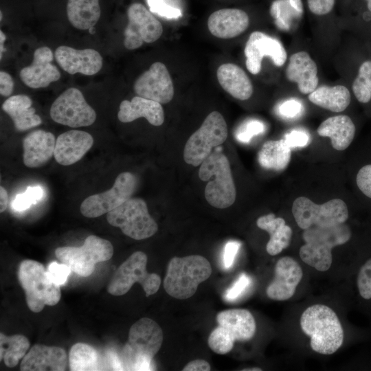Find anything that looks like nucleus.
Here are the masks:
<instances>
[{"label":"nucleus","mask_w":371,"mask_h":371,"mask_svg":"<svg viewBox=\"0 0 371 371\" xmlns=\"http://www.w3.org/2000/svg\"><path fill=\"white\" fill-rule=\"evenodd\" d=\"M228 135L227 126L223 115L212 111L201 126L188 138L184 147V161L199 166L212 153V149L223 144Z\"/></svg>","instance_id":"9"},{"label":"nucleus","mask_w":371,"mask_h":371,"mask_svg":"<svg viewBox=\"0 0 371 371\" xmlns=\"http://www.w3.org/2000/svg\"><path fill=\"white\" fill-rule=\"evenodd\" d=\"M292 213L302 229L313 225L331 227L344 223L349 216L346 203L339 199L319 205L305 196H300L293 203Z\"/></svg>","instance_id":"12"},{"label":"nucleus","mask_w":371,"mask_h":371,"mask_svg":"<svg viewBox=\"0 0 371 371\" xmlns=\"http://www.w3.org/2000/svg\"><path fill=\"white\" fill-rule=\"evenodd\" d=\"M243 371H254V370H255V371H260V370H262V369L260 368H250V369H247V368L243 369Z\"/></svg>","instance_id":"53"},{"label":"nucleus","mask_w":371,"mask_h":371,"mask_svg":"<svg viewBox=\"0 0 371 371\" xmlns=\"http://www.w3.org/2000/svg\"><path fill=\"white\" fill-rule=\"evenodd\" d=\"M249 25L247 14L238 8H223L212 13L207 20L210 33L219 38L228 39L244 32Z\"/></svg>","instance_id":"24"},{"label":"nucleus","mask_w":371,"mask_h":371,"mask_svg":"<svg viewBox=\"0 0 371 371\" xmlns=\"http://www.w3.org/2000/svg\"><path fill=\"white\" fill-rule=\"evenodd\" d=\"M302 331L311 338V348L315 352L329 355L342 345L344 332L335 312L324 304L312 305L300 317Z\"/></svg>","instance_id":"1"},{"label":"nucleus","mask_w":371,"mask_h":371,"mask_svg":"<svg viewBox=\"0 0 371 371\" xmlns=\"http://www.w3.org/2000/svg\"><path fill=\"white\" fill-rule=\"evenodd\" d=\"M212 271L210 262L203 256L174 257L168 265L164 289L176 299H188L196 293L199 284L210 278Z\"/></svg>","instance_id":"3"},{"label":"nucleus","mask_w":371,"mask_h":371,"mask_svg":"<svg viewBox=\"0 0 371 371\" xmlns=\"http://www.w3.org/2000/svg\"><path fill=\"white\" fill-rule=\"evenodd\" d=\"M0 212H4L7 207L8 203V196L6 190L3 187H0Z\"/></svg>","instance_id":"50"},{"label":"nucleus","mask_w":371,"mask_h":371,"mask_svg":"<svg viewBox=\"0 0 371 371\" xmlns=\"http://www.w3.org/2000/svg\"><path fill=\"white\" fill-rule=\"evenodd\" d=\"M366 3V6L368 13L371 14V0H363Z\"/></svg>","instance_id":"52"},{"label":"nucleus","mask_w":371,"mask_h":371,"mask_svg":"<svg viewBox=\"0 0 371 371\" xmlns=\"http://www.w3.org/2000/svg\"><path fill=\"white\" fill-rule=\"evenodd\" d=\"M265 125L260 121L250 120L245 122L236 130V139L242 143H248L253 137L265 131Z\"/></svg>","instance_id":"41"},{"label":"nucleus","mask_w":371,"mask_h":371,"mask_svg":"<svg viewBox=\"0 0 371 371\" xmlns=\"http://www.w3.org/2000/svg\"><path fill=\"white\" fill-rule=\"evenodd\" d=\"M302 103L294 99L284 101L278 107L279 114L289 119L297 117L302 113Z\"/></svg>","instance_id":"44"},{"label":"nucleus","mask_w":371,"mask_h":371,"mask_svg":"<svg viewBox=\"0 0 371 371\" xmlns=\"http://www.w3.org/2000/svg\"><path fill=\"white\" fill-rule=\"evenodd\" d=\"M127 16L128 22L124 32V45L126 49H137L144 43L156 41L161 36V23L144 5L131 4L128 8Z\"/></svg>","instance_id":"15"},{"label":"nucleus","mask_w":371,"mask_h":371,"mask_svg":"<svg viewBox=\"0 0 371 371\" xmlns=\"http://www.w3.org/2000/svg\"><path fill=\"white\" fill-rule=\"evenodd\" d=\"M356 287L359 297L371 302V256L361 262L356 276Z\"/></svg>","instance_id":"37"},{"label":"nucleus","mask_w":371,"mask_h":371,"mask_svg":"<svg viewBox=\"0 0 371 371\" xmlns=\"http://www.w3.org/2000/svg\"><path fill=\"white\" fill-rule=\"evenodd\" d=\"M150 10L166 19H178L182 16L181 10L170 3L168 0H147Z\"/></svg>","instance_id":"40"},{"label":"nucleus","mask_w":371,"mask_h":371,"mask_svg":"<svg viewBox=\"0 0 371 371\" xmlns=\"http://www.w3.org/2000/svg\"><path fill=\"white\" fill-rule=\"evenodd\" d=\"M33 58L32 64L23 68L19 74L25 85L32 89L43 88L60 79L59 70L52 63L54 58L50 48L38 47Z\"/></svg>","instance_id":"20"},{"label":"nucleus","mask_w":371,"mask_h":371,"mask_svg":"<svg viewBox=\"0 0 371 371\" xmlns=\"http://www.w3.org/2000/svg\"><path fill=\"white\" fill-rule=\"evenodd\" d=\"M163 342V331L153 319L143 317L130 328L124 355L130 361L129 370H149L150 362Z\"/></svg>","instance_id":"7"},{"label":"nucleus","mask_w":371,"mask_h":371,"mask_svg":"<svg viewBox=\"0 0 371 371\" xmlns=\"http://www.w3.org/2000/svg\"><path fill=\"white\" fill-rule=\"evenodd\" d=\"M32 104V100L25 95L10 96L3 103L2 109L10 117L16 130L25 131L42 123Z\"/></svg>","instance_id":"29"},{"label":"nucleus","mask_w":371,"mask_h":371,"mask_svg":"<svg viewBox=\"0 0 371 371\" xmlns=\"http://www.w3.org/2000/svg\"><path fill=\"white\" fill-rule=\"evenodd\" d=\"M352 91L356 100L363 105L371 103V59L362 60L357 68L352 82Z\"/></svg>","instance_id":"36"},{"label":"nucleus","mask_w":371,"mask_h":371,"mask_svg":"<svg viewBox=\"0 0 371 371\" xmlns=\"http://www.w3.org/2000/svg\"><path fill=\"white\" fill-rule=\"evenodd\" d=\"M51 118L56 123L72 128L88 126L96 119L94 109L86 102L82 92L71 87L54 101L50 108Z\"/></svg>","instance_id":"13"},{"label":"nucleus","mask_w":371,"mask_h":371,"mask_svg":"<svg viewBox=\"0 0 371 371\" xmlns=\"http://www.w3.org/2000/svg\"><path fill=\"white\" fill-rule=\"evenodd\" d=\"M55 58L59 66L71 75L79 73L92 76L102 67L101 55L91 48L76 49L69 46H59L55 51Z\"/></svg>","instance_id":"19"},{"label":"nucleus","mask_w":371,"mask_h":371,"mask_svg":"<svg viewBox=\"0 0 371 371\" xmlns=\"http://www.w3.org/2000/svg\"><path fill=\"white\" fill-rule=\"evenodd\" d=\"M43 195L41 186H29L25 192L19 194L12 201V207L16 211H23L39 201Z\"/></svg>","instance_id":"38"},{"label":"nucleus","mask_w":371,"mask_h":371,"mask_svg":"<svg viewBox=\"0 0 371 371\" xmlns=\"http://www.w3.org/2000/svg\"><path fill=\"white\" fill-rule=\"evenodd\" d=\"M216 322L218 326L211 332L207 344L212 350L219 355L230 352L236 341L250 340L256 330L254 316L248 310L243 308L219 312Z\"/></svg>","instance_id":"6"},{"label":"nucleus","mask_w":371,"mask_h":371,"mask_svg":"<svg viewBox=\"0 0 371 371\" xmlns=\"http://www.w3.org/2000/svg\"><path fill=\"white\" fill-rule=\"evenodd\" d=\"M93 144V137L87 132L79 130L66 131L56 140L54 158L60 165H71L80 160Z\"/></svg>","instance_id":"21"},{"label":"nucleus","mask_w":371,"mask_h":371,"mask_svg":"<svg viewBox=\"0 0 371 371\" xmlns=\"http://www.w3.org/2000/svg\"><path fill=\"white\" fill-rule=\"evenodd\" d=\"M317 131L319 135L330 139L333 148L344 150L354 140L357 126L350 116L338 115L323 121Z\"/></svg>","instance_id":"27"},{"label":"nucleus","mask_w":371,"mask_h":371,"mask_svg":"<svg viewBox=\"0 0 371 371\" xmlns=\"http://www.w3.org/2000/svg\"><path fill=\"white\" fill-rule=\"evenodd\" d=\"M303 276L302 269L293 258H280L275 266L273 280L268 285L266 293L269 298L285 301L294 295Z\"/></svg>","instance_id":"18"},{"label":"nucleus","mask_w":371,"mask_h":371,"mask_svg":"<svg viewBox=\"0 0 371 371\" xmlns=\"http://www.w3.org/2000/svg\"><path fill=\"white\" fill-rule=\"evenodd\" d=\"M217 78L222 88L240 100L249 99L253 93V85L245 71L233 63H225L217 69Z\"/></svg>","instance_id":"28"},{"label":"nucleus","mask_w":371,"mask_h":371,"mask_svg":"<svg viewBox=\"0 0 371 371\" xmlns=\"http://www.w3.org/2000/svg\"><path fill=\"white\" fill-rule=\"evenodd\" d=\"M0 15H1L0 20L1 21L2 20V12H0Z\"/></svg>","instance_id":"54"},{"label":"nucleus","mask_w":371,"mask_h":371,"mask_svg":"<svg viewBox=\"0 0 371 371\" xmlns=\"http://www.w3.org/2000/svg\"><path fill=\"white\" fill-rule=\"evenodd\" d=\"M56 145L54 135L50 132L36 130L23 139V164L29 168H37L47 163L54 155Z\"/></svg>","instance_id":"25"},{"label":"nucleus","mask_w":371,"mask_h":371,"mask_svg":"<svg viewBox=\"0 0 371 371\" xmlns=\"http://www.w3.org/2000/svg\"><path fill=\"white\" fill-rule=\"evenodd\" d=\"M135 176L129 172L119 174L112 188L86 198L80 205L82 214L96 218L108 213L131 198L136 188Z\"/></svg>","instance_id":"14"},{"label":"nucleus","mask_w":371,"mask_h":371,"mask_svg":"<svg viewBox=\"0 0 371 371\" xmlns=\"http://www.w3.org/2000/svg\"><path fill=\"white\" fill-rule=\"evenodd\" d=\"M246 67L252 74H258L262 68L265 56L269 57L277 67L282 66L286 61V51L282 43L262 32H253L245 47Z\"/></svg>","instance_id":"16"},{"label":"nucleus","mask_w":371,"mask_h":371,"mask_svg":"<svg viewBox=\"0 0 371 371\" xmlns=\"http://www.w3.org/2000/svg\"><path fill=\"white\" fill-rule=\"evenodd\" d=\"M133 89L138 95L160 104L170 102L174 96V87L166 65L160 62L153 63L135 80Z\"/></svg>","instance_id":"17"},{"label":"nucleus","mask_w":371,"mask_h":371,"mask_svg":"<svg viewBox=\"0 0 371 371\" xmlns=\"http://www.w3.org/2000/svg\"><path fill=\"white\" fill-rule=\"evenodd\" d=\"M335 0H307L311 13L317 16L329 14L334 8Z\"/></svg>","instance_id":"47"},{"label":"nucleus","mask_w":371,"mask_h":371,"mask_svg":"<svg viewBox=\"0 0 371 371\" xmlns=\"http://www.w3.org/2000/svg\"><path fill=\"white\" fill-rule=\"evenodd\" d=\"M210 370L209 363L203 359L193 360L183 368V371H209Z\"/></svg>","instance_id":"49"},{"label":"nucleus","mask_w":371,"mask_h":371,"mask_svg":"<svg viewBox=\"0 0 371 371\" xmlns=\"http://www.w3.org/2000/svg\"><path fill=\"white\" fill-rule=\"evenodd\" d=\"M256 225L270 235L266 246L269 255L276 256L290 245L292 229L286 225L282 218L276 217L274 214H268L259 217L256 221Z\"/></svg>","instance_id":"30"},{"label":"nucleus","mask_w":371,"mask_h":371,"mask_svg":"<svg viewBox=\"0 0 371 371\" xmlns=\"http://www.w3.org/2000/svg\"><path fill=\"white\" fill-rule=\"evenodd\" d=\"M18 279L24 290L28 308L41 312L45 305L54 306L61 297L60 285L49 278L43 264L25 260L19 266Z\"/></svg>","instance_id":"5"},{"label":"nucleus","mask_w":371,"mask_h":371,"mask_svg":"<svg viewBox=\"0 0 371 371\" xmlns=\"http://www.w3.org/2000/svg\"><path fill=\"white\" fill-rule=\"evenodd\" d=\"M108 223L120 227L125 235L135 240L151 237L158 226L150 216L146 202L140 198H131L107 213Z\"/></svg>","instance_id":"11"},{"label":"nucleus","mask_w":371,"mask_h":371,"mask_svg":"<svg viewBox=\"0 0 371 371\" xmlns=\"http://www.w3.org/2000/svg\"><path fill=\"white\" fill-rule=\"evenodd\" d=\"M252 281L246 273H241L234 284L228 288L223 295L227 302H234L240 297L250 287Z\"/></svg>","instance_id":"42"},{"label":"nucleus","mask_w":371,"mask_h":371,"mask_svg":"<svg viewBox=\"0 0 371 371\" xmlns=\"http://www.w3.org/2000/svg\"><path fill=\"white\" fill-rule=\"evenodd\" d=\"M69 267L63 263L51 262L47 267V273L55 283L62 285L65 283L70 273Z\"/></svg>","instance_id":"43"},{"label":"nucleus","mask_w":371,"mask_h":371,"mask_svg":"<svg viewBox=\"0 0 371 371\" xmlns=\"http://www.w3.org/2000/svg\"><path fill=\"white\" fill-rule=\"evenodd\" d=\"M148 258L142 251L133 253L115 271L107 291L115 296L126 294L134 283L139 282L148 297L157 292L161 284V278L156 273H149L146 270Z\"/></svg>","instance_id":"10"},{"label":"nucleus","mask_w":371,"mask_h":371,"mask_svg":"<svg viewBox=\"0 0 371 371\" xmlns=\"http://www.w3.org/2000/svg\"><path fill=\"white\" fill-rule=\"evenodd\" d=\"M28 339L23 335L6 336L0 333V360L3 359L6 366L15 367L24 357L30 348Z\"/></svg>","instance_id":"34"},{"label":"nucleus","mask_w":371,"mask_h":371,"mask_svg":"<svg viewBox=\"0 0 371 371\" xmlns=\"http://www.w3.org/2000/svg\"><path fill=\"white\" fill-rule=\"evenodd\" d=\"M98 355L92 346L77 343L70 349L69 365L71 371L96 370L98 368Z\"/></svg>","instance_id":"35"},{"label":"nucleus","mask_w":371,"mask_h":371,"mask_svg":"<svg viewBox=\"0 0 371 371\" xmlns=\"http://www.w3.org/2000/svg\"><path fill=\"white\" fill-rule=\"evenodd\" d=\"M313 104L332 112L340 113L346 110L351 102V93L344 85L322 86L308 94Z\"/></svg>","instance_id":"31"},{"label":"nucleus","mask_w":371,"mask_h":371,"mask_svg":"<svg viewBox=\"0 0 371 371\" xmlns=\"http://www.w3.org/2000/svg\"><path fill=\"white\" fill-rule=\"evenodd\" d=\"M355 183L362 196L371 201V161L359 167L355 175Z\"/></svg>","instance_id":"39"},{"label":"nucleus","mask_w":371,"mask_h":371,"mask_svg":"<svg viewBox=\"0 0 371 371\" xmlns=\"http://www.w3.org/2000/svg\"><path fill=\"white\" fill-rule=\"evenodd\" d=\"M309 135L302 130H293L284 138L290 148L306 146L309 142Z\"/></svg>","instance_id":"46"},{"label":"nucleus","mask_w":371,"mask_h":371,"mask_svg":"<svg viewBox=\"0 0 371 371\" xmlns=\"http://www.w3.org/2000/svg\"><path fill=\"white\" fill-rule=\"evenodd\" d=\"M67 15L76 29L89 30L95 26L101 15L99 0H68Z\"/></svg>","instance_id":"32"},{"label":"nucleus","mask_w":371,"mask_h":371,"mask_svg":"<svg viewBox=\"0 0 371 371\" xmlns=\"http://www.w3.org/2000/svg\"><path fill=\"white\" fill-rule=\"evenodd\" d=\"M14 89V81L12 76L5 71H0V93L5 97L10 96Z\"/></svg>","instance_id":"48"},{"label":"nucleus","mask_w":371,"mask_h":371,"mask_svg":"<svg viewBox=\"0 0 371 371\" xmlns=\"http://www.w3.org/2000/svg\"><path fill=\"white\" fill-rule=\"evenodd\" d=\"M291 148L284 139L267 141L258 154L260 165L267 170L280 171L286 168L291 160Z\"/></svg>","instance_id":"33"},{"label":"nucleus","mask_w":371,"mask_h":371,"mask_svg":"<svg viewBox=\"0 0 371 371\" xmlns=\"http://www.w3.org/2000/svg\"><path fill=\"white\" fill-rule=\"evenodd\" d=\"M352 236V229L346 223L331 227L311 226L302 233L305 243L300 249V257L316 270L326 271L333 262L332 249L346 244Z\"/></svg>","instance_id":"2"},{"label":"nucleus","mask_w":371,"mask_h":371,"mask_svg":"<svg viewBox=\"0 0 371 371\" xmlns=\"http://www.w3.org/2000/svg\"><path fill=\"white\" fill-rule=\"evenodd\" d=\"M117 117L124 123L144 117L150 124L158 126L164 122V112L159 102L137 95L120 103Z\"/></svg>","instance_id":"26"},{"label":"nucleus","mask_w":371,"mask_h":371,"mask_svg":"<svg viewBox=\"0 0 371 371\" xmlns=\"http://www.w3.org/2000/svg\"><path fill=\"white\" fill-rule=\"evenodd\" d=\"M199 177L201 181H210L205 188V197L212 206L224 209L236 200V191L230 165L221 151L212 152L200 165Z\"/></svg>","instance_id":"4"},{"label":"nucleus","mask_w":371,"mask_h":371,"mask_svg":"<svg viewBox=\"0 0 371 371\" xmlns=\"http://www.w3.org/2000/svg\"><path fill=\"white\" fill-rule=\"evenodd\" d=\"M286 79L297 84L301 93L309 94L317 88V67L310 55L304 51L293 54L285 70Z\"/></svg>","instance_id":"23"},{"label":"nucleus","mask_w":371,"mask_h":371,"mask_svg":"<svg viewBox=\"0 0 371 371\" xmlns=\"http://www.w3.org/2000/svg\"><path fill=\"white\" fill-rule=\"evenodd\" d=\"M5 39H6L5 34L3 32L2 30H1L0 31V59L2 58V54L4 50L3 44L5 43Z\"/></svg>","instance_id":"51"},{"label":"nucleus","mask_w":371,"mask_h":371,"mask_svg":"<svg viewBox=\"0 0 371 371\" xmlns=\"http://www.w3.org/2000/svg\"><path fill=\"white\" fill-rule=\"evenodd\" d=\"M58 260L78 276L92 274L95 264L111 258L113 247L108 240L90 235L81 247H62L55 250Z\"/></svg>","instance_id":"8"},{"label":"nucleus","mask_w":371,"mask_h":371,"mask_svg":"<svg viewBox=\"0 0 371 371\" xmlns=\"http://www.w3.org/2000/svg\"><path fill=\"white\" fill-rule=\"evenodd\" d=\"M240 245L236 240H230L225 244L223 254V265L225 269H230L234 265Z\"/></svg>","instance_id":"45"},{"label":"nucleus","mask_w":371,"mask_h":371,"mask_svg":"<svg viewBox=\"0 0 371 371\" xmlns=\"http://www.w3.org/2000/svg\"><path fill=\"white\" fill-rule=\"evenodd\" d=\"M67 363V353L58 346L34 345L24 356L21 371H63Z\"/></svg>","instance_id":"22"}]
</instances>
